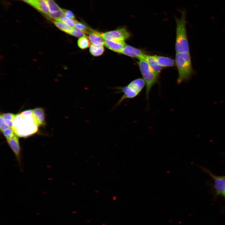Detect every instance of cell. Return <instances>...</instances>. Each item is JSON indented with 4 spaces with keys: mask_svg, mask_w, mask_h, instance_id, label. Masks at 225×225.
Segmentation results:
<instances>
[{
    "mask_svg": "<svg viewBox=\"0 0 225 225\" xmlns=\"http://www.w3.org/2000/svg\"><path fill=\"white\" fill-rule=\"evenodd\" d=\"M54 25L61 31L70 34L73 28L61 21L55 20L53 21Z\"/></svg>",
    "mask_w": 225,
    "mask_h": 225,
    "instance_id": "cell-17",
    "label": "cell"
},
{
    "mask_svg": "<svg viewBox=\"0 0 225 225\" xmlns=\"http://www.w3.org/2000/svg\"><path fill=\"white\" fill-rule=\"evenodd\" d=\"M208 172L214 179V187L217 195H222L225 188V179L221 176H216L206 169H203Z\"/></svg>",
    "mask_w": 225,
    "mask_h": 225,
    "instance_id": "cell-9",
    "label": "cell"
},
{
    "mask_svg": "<svg viewBox=\"0 0 225 225\" xmlns=\"http://www.w3.org/2000/svg\"><path fill=\"white\" fill-rule=\"evenodd\" d=\"M139 60L137 63L145 83L146 97L148 103L151 90L153 86L158 82L159 76L154 72L145 60L143 58Z\"/></svg>",
    "mask_w": 225,
    "mask_h": 225,
    "instance_id": "cell-5",
    "label": "cell"
},
{
    "mask_svg": "<svg viewBox=\"0 0 225 225\" xmlns=\"http://www.w3.org/2000/svg\"><path fill=\"white\" fill-rule=\"evenodd\" d=\"M64 16V9L53 12H50L48 18L54 19L55 20L60 19Z\"/></svg>",
    "mask_w": 225,
    "mask_h": 225,
    "instance_id": "cell-21",
    "label": "cell"
},
{
    "mask_svg": "<svg viewBox=\"0 0 225 225\" xmlns=\"http://www.w3.org/2000/svg\"><path fill=\"white\" fill-rule=\"evenodd\" d=\"M34 7L36 0H22Z\"/></svg>",
    "mask_w": 225,
    "mask_h": 225,
    "instance_id": "cell-28",
    "label": "cell"
},
{
    "mask_svg": "<svg viewBox=\"0 0 225 225\" xmlns=\"http://www.w3.org/2000/svg\"><path fill=\"white\" fill-rule=\"evenodd\" d=\"M175 61L178 72L177 82L179 84L188 80L194 71L192 65L189 52H176Z\"/></svg>",
    "mask_w": 225,
    "mask_h": 225,
    "instance_id": "cell-3",
    "label": "cell"
},
{
    "mask_svg": "<svg viewBox=\"0 0 225 225\" xmlns=\"http://www.w3.org/2000/svg\"><path fill=\"white\" fill-rule=\"evenodd\" d=\"M55 20L58 21L63 22L72 28H73L75 26V23L76 21L75 19L67 18L65 17Z\"/></svg>",
    "mask_w": 225,
    "mask_h": 225,
    "instance_id": "cell-22",
    "label": "cell"
},
{
    "mask_svg": "<svg viewBox=\"0 0 225 225\" xmlns=\"http://www.w3.org/2000/svg\"><path fill=\"white\" fill-rule=\"evenodd\" d=\"M159 64L163 67H169L175 66V61L174 59L165 56L154 55Z\"/></svg>",
    "mask_w": 225,
    "mask_h": 225,
    "instance_id": "cell-13",
    "label": "cell"
},
{
    "mask_svg": "<svg viewBox=\"0 0 225 225\" xmlns=\"http://www.w3.org/2000/svg\"><path fill=\"white\" fill-rule=\"evenodd\" d=\"M222 195L224 197V198H225V189H224V192H223V193H222Z\"/></svg>",
    "mask_w": 225,
    "mask_h": 225,
    "instance_id": "cell-29",
    "label": "cell"
},
{
    "mask_svg": "<svg viewBox=\"0 0 225 225\" xmlns=\"http://www.w3.org/2000/svg\"><path fill=\"white\" fill-rule=\"evenodd\" d=\"M104 51V48L103 46H98L92 44L90 46V52L94 56H98L102 55Z\"/></svg>",
    "mask_w": 225,
    "mask_h": 225,
    "instance_id": "cell-16",
    "label": "cell"
},
{
    "mask_svg": "<svg viewBox=\"0 0 225 225\" xmlns=\"http://www.w3.org/2000/svg\"><path fill=\"white\" fill-rule=\"evenodd\" d=\"M10 128L4 121L2 115L0 116V128L2 132Z\"/></svg>",
    "mask_w": 225,
    "mask_h": 225,
    "instance_id": "cell-25",
    "label": "cell"
},
{
    "mask_svg": "<svg viewBox=\"0 0 225 225\" xmlns=\"http://www.w3.org/2000/svg\"><path fill=\"white\" fill-rule=\"evenodd\" d=\"M145 86V83L142 78H138L131 82L126 86L119 87L114 88L118 91L115 93H123V95L113 108L114 109L119 105L125 100L132 99L137 97L141 92Z\"/></svg>",
    "mask_w": 225,
    "mask_h": 225,
    "instance_id": "cell-4",
    "label": "cell"
},
{
    "mask_svg": "<svg viewBox=\"0 0 225 225\" xmlns=\"http://www.w3.org/2000/svg\"><path fill=\"white\" fill-rule=\"evenodd\" d=\"M65 18L75 19V16L73 13L71 11L64 10Z\"/></svg>",
    "mask_w": 225,
    "mask_h": 225,
    "instance_id": "cell-27",
    "label": "cell"
},
{
    "mask_svg": "<svg viewBox=\"0 0 225 225\" xmlns=\"http://www.w3.org/2000/svg\"><path fill=\"white\" fill-rule=\"evenodd\" d=\"M120 53L138 59L146 54L142 50L128 45H127Z\"/></svg>",
    "mask_w": 225,
    "mask_h": 225,
    "instance_id": "cell-8",
    "label": "cell"
},
{
    "mask_svg": "<svg viewBox=\"0 0 225 225\" xmlns=\"http://www.w3.org/2000/svg\"><path fill=\"white\" fill-rule=\"evenodd\" d=\"M89 34L88 38L93 44L98 46L104 45V41L102 37V33L93 30Z\"/></svg>",
    "mask_w": 225,
    "mask_h": 225,
    "instance_id": "cell-12",
    "label": "cell"
},
{
    "mask_svg": "<svg viewBox=\"0 0 225 225\" xmlns=\"http://www.w3.org/2000/svg\"><path fill=\"white\" fill-rule=\"evenodd\" d=\"M2 132L7 140L10 139L15 135L13 130L11 128H8Z\"/></svg>",
    "mask_w": 225,
    "mask_h": 225,
    "instance_id": "cell-23",
    "label": "cell"
},
{
    "mask_svg": "<svg viewBox=\"0 0 225 225\" xmlns=\"http://www.w3.org/2000/svg\"><path fill=\"white\" fill-rule=\"evenodd\" d=\"M84 33L81 30L76 28H73L70 34L76 37H81L85 35Z\"/></svg>",
    "mask_w": 225,
    "mask_h": 225,
    "instance_id": "cell-24",
    "label": "cell"
},
{
    "mask_svg": "<svg viewBox=\"0 0 225 225\" xmlns=\"http://www.w3.org/2000/svg\"><path fill=\"white\" fill-rule=\"evenodd\" d=\"M34 8L47 17H48L50 11L46 0H36Z\"/></svg>",
    "mask_w": 225,
    "mask_h": 225,
    "instance_id": "cell-15",
    "label": "cell"
},
{
    "mask_svg": "<svg viewBox=\"0 0 225 225\" xmlns=\"http://www.w3.org/2000/svg\"><path fill=\"white\" fill-rule=\"evenodd\" d=\"M48 5L50 12H53L62 9L54 0H46Z\"/></svg>",
    "mask_w": 225,
    "mask_h": 225,
    "instance_id": "cell-20",
    "label": "cell"
},
{
    "mask_svg": "<svg viewBox=\"0 0 225 225\" xmlns=\"http://www.w3.org/2000/svg\"><path fill=\"white\" fill-rule=\"evenodd\" d=\"M104 45L111 50L120 53L127 45L124 41H111L105 40H104Z\"/></svg>",
    "mask_w": 225,
    "mask_h": 225,
    "instance_id": "cell-11",
    "label": "cell"
},
{
    "mask_svg": "<svg viewBox=\"0 0 225 225\" xmlns=\"http://www.w3.org/2000/svg\"><path fill=\"white\" fill-rule=\"evenodd\" d=\"M2 115L4 120L13 121L15 115L12 113H4Z\"/></svg>",
    "mask_w": 225,
    "mask_h": 225,
    "instance_id": "cell-26",
    "label": "cell"
},
{
    "mask_svg": "<svg viewBox=\"0 0 225 225\" xmlns=\"http://www.w3.org/2000/svg\"><path fill=\"white\" fill-rule=\"evenodd\" d=\"M75 27L85 33L89 34L93 30L88 27L87 25L82 22H78L77 20L76 22Z\"/></svg>",
    "mask_w": 225,
    "mask_h": 225,
    "instance_id": "cell-19",
    "label": "cell"
},
{
    "mask_svg": "<svg viewBox=\"0 0 225 225\" xmlns=\"http://www.w3.org/2000/svg\"><path fill=\"white\" fill-rule=\"evenodd\" d=\"M141 58L145 60L154 72L157 75L159 76L162 67L158 63L154 55L145 54Z\"/></svg>",
    "mask_w": 225,
    "mask_h": 225,
    "instance_id": "cell-10",
    "label": "cell"
},
{
    "mask_svg": "<svg viewBox=\"0 0 225 225\" xmlns=\"http://www.w3.org/2000/svg\"><path fill=\"white\" fill-rule=\"evenodd\" d=\"M78 47L82 49H85L90 46V40L86 36L80 38L78 41Z\"/></svg>",
    "mask_w": 225,
    "mask_h": 225,
    "instance_id": "cell-18",
    "label": "cell"
},
{
    "mask_svg": "<svg viewBox=\"0 0 225 225\" xmlns=\"http://www.w3.org/2000/svg\"><path fill=\"white\" fill-rule=\"evenodd\" d=\"M101 35L103 39L111 41H124L128 39L131 35L125 28L102 33Z\"/></svg>",
    "mask_w": 225,
    "mask_h": 225,
    "instance_id": "cell-6",
    "label": "cell"
},
{
    "mask_svg": "<svg viewBox=\"0 0 225 225\" xmlns=\"http://www.w3.org/2000/svg\"><path fill=\"white\" fill-rule=\"evenodd\" d=\"M12 127L15 134L21 137H26L35 133L38 126L32 114L24 116L19 113L15 115Z\"/></svg>",
    "mask_w": 225,
    "mask_h": 225,
    "instance_id": "cell-1",
    "label": "cell"
},
{
    "mask_svg": "<svg viewBox=\"0 0 225 225\" xmlns=\"http://www.w3.org/2000/svg\"><path fill=\"white\" fill-rule=\"evenodd\" d=\"M180 18L175 17L176 24L175 49L176 52H189V47L186 29V12L181 11Z\"/></svg>",
    "mask_w": 225,
    "mask_h": 225,
    "instance_id": "cell-2",
    "label": "cell"
},
{
    "mask_svg": "<svg viewBox=\"0 0 225 225\" xmlns=\"http://www.w3.org/2000/svg\"><path fill=\"white\" fill-rule=\"evenodd\" d=\"M16 135L10 139L7 140L8 145L12 150L18 163H21V148L18 138Z\"/></svg>",
    "mask_w": 225,
    "mask_h": 225,
    "instance_id": "cell-7",
    "label": "cell"
},
{
    "mask_svg": "<svg viewBox=\"0 0 225 225\" xmlns=\"http://www.w3.org/2000/svg\"><path fill=\"white\" fill-rule=\"evenodd\" d=\"M33 115L38 126L45 124V112L42 108H36L33 110Z\"/></svg>",
    "mask_w": 225,
    "mask_h": 225,
    "instance_id": "cell-14",
    "label": "cell"
}]
</instances>
